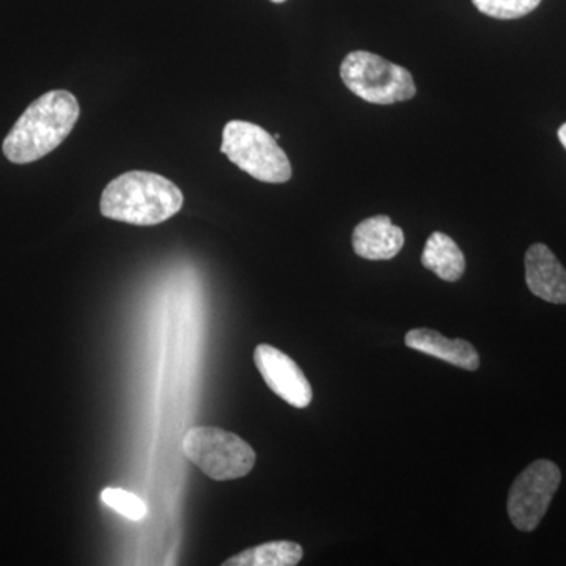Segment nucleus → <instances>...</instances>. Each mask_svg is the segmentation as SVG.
I'll use <instances>...</instances> for the list:
<instances>
[{
  "mask_svg": "<svg viewBox=\"0 0 566 566\" xmlns=\"http://www.w3.org/2000/svg\"><path fill=\"white\" fill-rule=\"evenodd\" d=\"M80 115V103L73 93H44L14 123L3 140V155L14 164L39 161L70 136Z\"/></svg>",
  "mask_w": 566,
  "mask_h": 566,
  "instance_id": "nucleus-1",
  "label": "nucleus"
},
{
  "mask_svg": "<svg viewBox=\"0 0 566 566\" xmlns=\"http://www.w3.org/2000/svg\"><path fill=\"white\" fill-rule=\"evenodd\" d=\"M182 203L185 197L175 182L158 174L133 170L106 186L99 210L112 221L156 226L174 218Z\"/></svg>",
  "mask_w": 566,
  "mask_h": 566,
  "instance_id": "nucleus-2",
  "label": "nucleus"
},
{
  "mask_svg": "<svg viewBox=\"0 0 566 566\" xmlns=\"http://www.w3.org/2000/svg\"><path fill=\"white\" fill-rule=\"evenodd\" d=\"M221 151L255 180L281 185L292 178L289 156L275 137L255 123H227L222 132Z\"/></svg>",
  "mask_w": 566,
  "mask_h": 566,
  "instance_id": "nucleus-3",
  "label": "nucleus"
},
{
  "mask_svg": "<svg viewBox=\"0 0 566 566\" xmlns=\"http://www.w3.org/2000/svg\"><path fill=\"white\" fill-rule=\"evenodd\" d=\"M182 452L205 475L218 482L245 476L256 455L240 436L216 427H193L182 439Z\"/></svg>",
  "mask_w": 566,
  "mask_h": 566,
  "instance_id": "nucleus-4",
  "label": "nucleus"
},
{
  "mask_svg": "<svg viewBox=\"0 0 566 566\" xmlns=\"http://www.w3.org/2000/svg\"><path fill=\"white\" fill-rule=\"evenodd\" d=\"M340 76L354 95L381 106L408 102L417 93L408 70L367 51L349 52L342 62Z\"/></svg>",
  "mask_w": 566,
  "mask_h": 566,
  "instance_id": "nucleus-5",
  "label": "nucleus"
},
{
  "mask_svg": "<svg viewBox=\"0 0 566 566\" xmlns=\"http://www.w3.org/2000/svg\"><path fill=\"white\" fill-rule=\"evenodd\" d=\"M560 482V469L549 460L535 461L516 476L510 488L506 510L517 531L532 532L538 527Z\"/></svg>",
  "mask_w": 566,
  "mask_h": 566,
  "instance_id": "nucleus-6",
  "label": "nucleus"
},
{
  "mask_svg": "<svg viewBox=\"0 0 566 566\" xmlns=\"http://www.w3.org/2000/svg\"><path fill=\"white\" fill-rule=\"evenodd\" d=\"M253 360L264 382L283 401L297 409L307 408L311 405L314 397L311 382L292 357L286 356L275 346L263 344L256 346Z\"/></svg>",
  "mask_w": 566,
  "mask_h": 566,
  "instance_id": "nucleus-7",
  "label": "nucleus"
},
{
  "mask_svg": "<svg viewBox=\"0 0 566 566\" xmlns=\"http://www.w3.org/2000/svg\"><path fill=\"white\" fill-rule=\"evenodd\" d=\"M528 290L551 304H566V270L547 245H531L526 253Z\"/></svg>",
  "mask_w": 566,
  "mask_h": 566,
  "instance_id": "nucleus-8",
  "label": "nucleus"
},
{
  "mask_svg": "<svg viewBox=\"0 0 566 566\" xmlns=\"http://www.w3.org/2000/svg\"><path fill=\"white\" fill-rule=\"evenodd\" d=\"M405 245V233L387 216H374L357 223L353 249L365 260H392Z\"/></svg>",
  "mask_w": 566,
  "mask_h": 566,
  "instance_id": "nucleus-9",
  "label": "nucleus"
},
{
  "mask_svg": "<svg viewBox=\"0 0 566 566\" xmlns=\"http://www.w3.org/2000/svg\"><path fill=\"white\" fill-rule=\"evenodd\" d=\"M405 344L463 370L475 371L480 367L479 353L463 338H447L433 329H412L406 334Z\"/></svg>",
  "mask_w": 566,
  "mask_h": 566,
  "instance_id": "nucleus-10",
  "label": "nucleus"
},
{
  "mask_svg": "<svg viewBox=\"0 0 566 566\" xmlns=\"http://www.w3.org/2000/svg\"><path fill=\"white\" fill-rule=\"evenodd\" d=\"M422 264L446 282H457L465 270L464 253L452 238L441 232H434L428 238Z\"/></svg>",
  "mask_w": 566,
  "mask_h": 566,
  "instance_id": "nucleus-11",
  "label": "nucleus"
},
{
  "mask_svg": "<svg viewBox=\"0 0 566 566\" xmlns=\"http://www.w3.org/2000/svg\"><path fill=\"white\" fill-rule=\"evenodd\" d=\"M304 551L293 542H271L251 547L223 562L227 566H294L303 560Z\"/></svg>",
  "mask_w": 566,
  "mask_h": 566,
  "instance_id": "nucleus-12",
  "label": "nucleus"
},
{
  "mask_svg": "<svg viewBox=\"0 0 566 566\" xmlns=\"http://www.w3.org/2000/svg\"><path fill=\"white\" fill-rule=\"evenodd\" d=\"M472 3L495 20H517L532 13L542 0H472Z\"/></svg>",
  "mask_w": 566,
  "mask_h": 566,
  "instance_id": "nucleus-13",
  "label": "nucleus"
},
{
  "mask_svg": "<svg viewBox=\"0 0 566 566\" xmlns=\"http://www.w3.org/2000/svg\"><path fill=\"white\" fill-rule=\"evenodd\" d=\"M99 497H102L104 504L111 506L112 510L120 513V515L128 517V520L140 521L147 515L145 502L137 497L136 494L120 490V488H106Z\"/></svg>",
  "mask_w": 566,
  "mask_h": 566,
  "instance_id": "nucleus-14",
  "label": "nucleus"
},
{
  "mask_svg": "<svg viewBox=\"0 0 566 566\" xmlns=\"http://www.w3.org/2000/svg\"><path fill=\"white\" fill-rule=\"evenodd\" d=\"M558 139H560L562 145L566 148V123L560 126V129H558Z\"/></svg>",
  "mask_w": 566,
  "mask_h": 566,
  "instance_id": "nucleus-15",
  "label": "nucleus"
},
{
  "mask_svg": "<svg viewBox=\"0 0 566 566\" xmlns=\"http://www.w3.org/2000/svg\"><path fill=\"white\" fill-rule=\"evenodd\" d=\"M271 2H274V3H283V2H285V0H271Z\"/></svg>",
  "mask_w": 566,
  "mask_h": 566,
  "instance_id": "nucleus-16",
  "label": "nucleus"
}]
</instances>
